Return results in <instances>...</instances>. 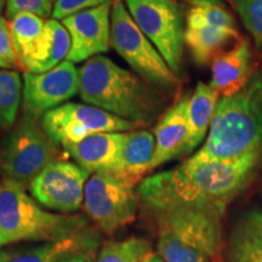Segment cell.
I'll return each mask as SVG.
<instances>
[{"label": "cell", "mask_w": 262, "mask_h": 262, "mask_svg": "<svg viewBox=\"0 0 262 262\" xmlns=\"http://www.w3.org/2000/svg\"><path fill=\"white\" fill-rule=\"evenodd\" d=\"M188 4L192 6H198L203 4H215V5H224V0H186Z\"/></svg>", "instance_id": "cell-33"}, {"label": "cell", "mask_w": 262, "mask_h": 262, "mask_svg": "<svg viewBox=\"0 0 262 262\" xmlns=\"http://www.w3.org/2000/svg\"><path fill=\"white\" fill-rule=\"evenodd\" d=\"M261 158L262 150L234 160L188 159L176 168L143 179L137 195L146 210L195 206L225 211L254 178Z\"/></svg>", "instance_id": "cell-1"}, {"label": "cell", "mask_w": 262, "mask_h": 262, "mask_svg": "<svg viewBox=\"0 0 262 262\" xmlns=\"http://www.w3.org/2000/svg\"><path fill=\"white\" fill-rule=\"evenodd\" d=\"M124 3L137 27L178 75L185 44L181 5L175 0H124Z\"/></svg>", "instance_id": "cell-9"}, {"label": "cell", "mask_w": 262, "mask_h": 262, "mask_svg": "<svg viewBox=\"0 0 262 262\" xmlns=\"http://www.w3.org/2000/svg\"><path fill=\"white\" fill-rule=\"evenodd\" d=\"M78 95L88 104L140 126L149 125L162 107L150 84L103 55L91 57L79 68Z\"/></svg>", "instance_id": "cell-2"}, {"label": "cell", "mask_w": 262, "mask_h": 262, "mask_svg": "<svg viewBox=\"0 0 262 262\" xmlns=\"http://www.w3.org/2000/svg\"><path fill=\"white\" fill-rule=\"evenodd\" d=\"M57 146L38 118L24 114L0 150V171L6 179L29 187L33 180L57 160Z\"/></svg>", "instance_id": "cell-7"}, {"label": "cell", "mask_w": 262, "mask_h": 262, "mask_svg": "<svg viewBox=\"0 0 262 262\" xmlns=\"http://www.w3.org/2000/svg\"><path fill=\"white\" fill-rule=\"evenodd\" d=\"M52 0H9L6 16L11 18L19 12H31L45 19L52 15Z\"/></svg>", "instance_id": "cell-28"}, {"label": "cell", "mask_w": 262, "mask_h": 262, "mask_svg": "<svg viewBox=\"0 0 262 262\" xmlns=\"http://www.w3.org/2000/svg\"><path fill=\"white\" fill-rule=\"evenodd\" d=\"M143 262H164V260L162 258L160 255H157V254H149L148 256H147Z\"/></svg>", "instance_id": "cell-35"}, {"label": "cell", "mask_w": 262, "mask_h": 262, "mask_svg": "<svg viewBox=\"0 0 262 262\" xmlns=\"http://www.w3.org/2000/svg\"><path fill=\"white\" fill-rule=\"evenodd\" d=\"M52 2H54V3H55V2H57V0H52Z\"/></svg>", "instance_id": "cell-39"}, {"label": "cell", "mask_w": 262, "mask_h": 262, "mask_svg": "<svg viewBox=\"0 0 262 262\" xmlns=\"http://www.w3.org/2000/svg\"><path fill=\"white\" fill-rule=\"evenodd\" d=\"M57 262H96V258H95L94 251L81 250L78 251V253L62 257L61 260Z\"/></svg>", "instance_id": "cell-32"}, {"label": "cell", "mask_w": 262, "mask_h": 262, "mask_svg": "<svg viewBox=\"0 0 262 262\" xmlns=\"http://www.w3.org/2000/svg\"><path fill=\"white\" fill-rule=\"evenodd\" d=\"M78 93L79 70L67 60L44 73L25 72L22 89L24 113L39 118L64 104Z\"/></svg>", "instance_id": "cell-12"}, {"label": "cell", "mask_w": 262, "mask_h": 262, "mask_svg": "<svg viewBox=\"0 0 262 262\" xmlns=\"http://www.w3.org/2000/svg\"><path fill=\"white\" fill-rule=\"evenodd\" d=\"M249 215L254 219L255 222H256V224L260 226V228L262 229V205L258 209H256V210L249 212Z\"/></svg>", "instance_id": "cell-34"}, {"label": "cell", "mask_w": 262, "mask_h": 262, "mask_svg": "<svg viewBox=\"0 0 262 262\" xmlns=\"http://www.w3.org/2000/svg\"><path fill=\"white\" fill-rule=\"evenodd\" d=\"M41 125L56 146L73 145L101 133H130L140 125L94 107L64 103L41 117Z\"/></svg>", "instance_id": "cell-10"}, {"label": "cell", "mask_w": 262, "mask_h": 262, "mask_svg": "<svg viewBox=\"0 0 262 262\" xmlns=\"http://www.w3.org/2000/svg\"><path fill=\"white\" fill-rule=\"evenodd\" d=\"M244 27L262 51V0H232Z\"/></svg>", "instance_id": "cell-27"}, {"label": "cell", "mask_w": 262, "mask_h": 262, "mask_svg": "<svg viewBox=\"0 0 262 262\" xmlns=\"http://www.w3.org/2000/svg\"><path fill=\"white\" fill-rule=\"evenodd\" d=\"M253 70V48L248 39L242 38L233 48L212 61L210 86L222 97L233 96L248 86Z\"/></svg>", "instance_id": "cell-14"}, {"label": "cell", "mask_w": 262, "mask_h": 262, "mask_svg": "<svg viewBox=\"0 0 262 262\" xmlns=\"http://www.w3.org/2000/svg\"><path fill=\"white\" fill-rule=\"evenodd\" d=\"M45 19L31 12H19L10 18V33H11L12 47L17 57L19 68L27 60L40 37L45 26Z\"/></svg>", "instance_id": "cell-23"}, {"label": "cell", "mask_w": 262, "mask_h": 262, "mask_svg": "<svg viewBox=\"0 0 262 262\" xmlns=\"http://www.w3.org/2000/svg\"><path fill=\"white\" fill-rule=\"evenodd\" d=\"M150 253L146 239L130 237L124 241L107 243L100 251L96 262H143Z\"/></svg>", "instance_id": "cell-25"}, {"label": "cell", "mask_w": 262, "mask_h": 262, "mask_svg": "<svg viewBox=\"0 0 262 262\" xmlns=\"http://www.w3.org/2000/svg\"><path fill=\"white\" fill-rule=\"evenodd\" d=\"M89 173L77 164L56 160L33 180L29 191L42 206L61 212H74L83 206Z\"/></svg>", "instance_id": "cell-11"}, {"label": "cell", "mask_w": 262, "mask_h": 262, "mask_svg": "<svg viewBox=\"0 0 262 262\" xmlns=\"http://www.w3.org/2000/svg\"><path fill=\"white\" fill-rule=\"evenodd\" d=\"M111 45L134 72L150 85L171 90L179 85L155 45L137 27L123 0H113L111 12Z\"/></svg>", "instance_id": "cell-6"}, {"label": "cell", "mask_w": 262, "mask_h": 262, "mask_svg": "<svg viewBox=\"0 0 262 262\" xmlns=\"http://www.w3.org/2000/svg\"><path fill=\"white\" fill-rule=\"evenodd\" d=\"M229 262H262V229L250 215L239 222L229 238Z\"/></svg>", "instance_id": "cell-21"}, {"label": "cell", "mask_w": 262, "mask_h": 262, "mask_svg": "<svg viewBox=\"0 0 262 262\" xmlns=\"http://www.w3.org/2000/svg\"><path fill=\"white\" fill-rule=\"evenodd\" d=\"M84 225L81 216L42 210L21 183L6 178L0 181V234L8 244L22 241H61L79 235Z\"/></svg>", "instance_id": "cell-5"}, {"label": "cell", "mask_w": 262, "mask_h": 262, "mask_svg": "<svg viewBox=\"0 0 262 262\" xmlns=\"http://www.w3.org/2000/svg\"><path fill=\"white\" fill-rule=\"evenodd\" d=\"M112 2L84 10L62 19L71 37V50L66 60L72 63L88 61L104 54L111 45Z\"/></svg>", "instance_id": "cell-13"}, {"label": "cell", "mask_w": 262, "mask_h": 262, "mask_svg": "<svg viewBox=\"0 0 262 262\" xmlns=\"http://www.w3.org/2000/svg\"><path fill=\"white\" fill-rule=\"evenodd\" d=\"M124 139V133H101L63 148L88 172L116 171L119 166Z\"/></svg>", "instance_id": "cell-16"}, {"label": "cell", "mask_w": 262, "mask_h": 262, "mask_svg": "<svg viewBox=\"0 0 262 262\" xmlns=\"http://www.w3.org/2000/svg\"><path fill=\"white\" fill-rule=\"evenodd\" d=\"M156 152L155 134L148 130L130 131L125 134L119 166L114 172L129 180L134 185L142 181L147 172L152 171Z\"/></svg>", "instance_id": "cell-19"}, {"label": "cell", "mask_w": 262, "mask_h": 262, "mask_svg": "<svg viewBox=\"0 0 262 262\" xmlns=\"http://www.w3.org/2000/svg\"><path fill=\"white\" fill-rule=\"evenodd\" d=\"M70 50V33L62 22L48 19L31 55L22 63V70L29 73H44L66 61Z\"/></svg>", "instance_id": "cell-17"}, {"label": "cell", "mask_w": 262, "mask_h": 262, "mask_svg": "<svg viewBox=\"0 0 262 262\" xmlns=\"http://www.w3.org/2000/svg\"><path fill=\"white\" fill-rule=\"evenodd\" d=\"M135 185L114 171L94 172L84 188V210L106 233L135 220L139 209Z\"/></svg>", "instance_id": "cell-8"}, {"label": "cell", "mask_w": 262, "mask_h": 262, "mask_svg": "<svg viewBox=\"0 0 262 262\" xmlns=\"http://www.w3.org/2000/svg\"><path fill=\"white\" fill-rule=\"evenodd\" d=\"M186 26H214V27L235 28L233 16L225 5L203 4L193 8L186 16Z\"/></svg>", "instance_id": "cell-26"}, {"label": "cell", "mask_w": 262, "mask_h": 262, "mask_svg": "<svg viewBox=\"0 0 262 262\" xmlns=\"http://www.w3.org/2000/svg\"><path fill=\"white\" fill-rule=\"evenodd\" d=\"M147 211L156 222L158 251L165 262H211L220 251L225 211L195 206Z\"/></svg>", "instance_id": "cell-3"}, {"label": "cell", "mask_w": 262, "mask_h": 262, "mask_svg": "<svg viewBox=\"0 0 262 262\" xmlns=\"http://www.w3.org/2000/svg\"><path fill=\"white\" fill-rule=\"evenodd\" d=\"M8 2L9 0H0V15H2V12L4 11V8L5 5L8 4Z\"/></svg>", "instance_id": "cell-36"}, {"label": "cell", "mask_w": 262, "mask_h": 262, "mask_svg": "<svg viewBox=\"0 0 262 262\" xmlns=\"http://www.w3.org/2000/svg\"><path fill=\"white\" fill-rule=\"evenodd\" d=\"M4 253H5V251H0V260H2V257H3V255H4Z\"/></svg>", "instance_id": "cell-38"}, {"label": "cell", "mask_w": 262, "mask_h": 262, "mask_svg": "<svg viewBox=\"0 0 262 262\" xmlns=\"http://www.w3.org/2000/svg\"><path fill=\"white\" fill-rule=\"evenodd\" d=\"M6 244H8V243H6V241L2 237V234H0V248L4 247V245H6Z\"/></svg>", "instance_id": "cell-37"}, {"label": "cell", "mask_w": 262, "mask_h": 262, "mask_svg": "<svg viewBox=\"0 0 262 262\" xmlns=\"http://www.w3.org/2000/svg\"><path fill=\"white\" fill-rule=\"evenodd\" d=\"M262 150V111L247 91L222 97L204 145L191 160H234Z\"/></svg>", "instance_id": "cell-4"}, {"label": "cell", "mask_w": 262, "mask_h": 262, "mask_svg": "<svg viewBox=\"0 0 262 262\" xmlns=\"http://www.w3.org/2000/svg\"><path fill=\"white\" fill-rule=\"evenodd\" d=\"M0 68L10 71L19 68L17 57L12 47L9 22L2 15H0Z\"/></svg>", "instance_id": "cell-29"}, {"label": "cell", "mask_w": 262, "mask_h": 262, "mask_svg": "<svg viewBox=\"0 0 262 262\" xmlns=\"http://www.w3.org/2000/svg\"><path fill=\"white\" fill-rule=\"evenodd\" d=\"M219 95L210 85L196 84L192 96L188 98V124L189 146L191 150L196 148L210 129L215 108L217 106Z\"/></svg>", "instance_id": "cell-20"}, {"label": "cell", "mask_w": 262, "mask_h": 262, "mask_svg": "<svg viewBox=\"0 0 262 262\" xmlns=\"http://www.w3.org/2000/svg\"><path fill=\"white\" fill-rule=\"evenodd\" d=\"M21 77L16 71L0 70V131L15 125L22 101Z\"/></svg>", "instance_id": "cell-24"}, {"label": "cell", "mask_w": 262, "mask_h": 262, "mask_svg": "<svg viewBox=\"0 0 262 262\" xmlns=\"http://www.w3.org/2000/svg\"><path fill=\"white\" fill-rule=\"evenodd\" d=\"M112 0H57L55 2L54 9H52V18L54 19H64L68 16L77 14V12L84 11V10L96 8V6L103 5Z\"/></svg>", "instance_id": "cell-30"}, {"label": "cell", "mask_w": 262, "mask_h": 262, "mask_svg": "<svg viewBox=\"0 0 262 262\" xmlns=\"http://www.w3.org/2000/svg\"><path fill=\"white\" fill-rule=\"evenodd\" d=\"M156 152L150 170L191 153L188 97L182 98L166 112L155 129Z\"/></svg>", "instance_id": "cell-15"}, {"label": "cell", "mask_w": 262, "mask_h": 262, "mask_svg": "<svg viewBox=\"0 0 262 262\" xmlns=\"http://www.w3.org/2000/svg\"><path fill=\"white\" fill-rule=\"evenodd\" d=\"M79 235L37 245L22 251H5L0 262H57L62 257L85 249Z\"/></svg>", "instance_id": "cell-22"}, {"label": "cell", "mask_w": 262, "mask_h": 262, "mask_svg": "<svg viewBox=\"0 0 262 262\" xmlns=\"http://www.w3.org/2000/svg\"><path fill=\"white\" fill-rule=\"evenodd\" d=\"M245 91L262 111V68L253 75Z\"/></svg>", "instance_id": "cell-31"}, {"label": "cell", "mask_w": 262, "mask_h": 262, "mask_svg": "<svg viewBox=\"0 0 262 262\" xmlns=\"http://www.w3.org/2000/svg\"><path fill=\"white\" fill-rule=\"evenodd\" d=\"M237 28L214 26H186L185 44L199 66L212 63L216 57L241 40Z\"/></svg>", "instance_id": "cell-18"}]
</instances>
